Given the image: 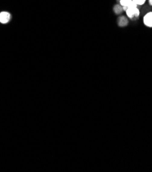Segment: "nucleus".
Masks as SVG:
<instances>
[{
  "label": "nucleus",
  "instance_id": "obj_1",
  "mask_svg": "<svg viewBox=\"0 0 152 172\" xmlns=\"http://www.w3.org/2000/svg\"><path fill=\"white\" fill-rule=\"evenodd\" d=\"M125 12L127 16L131 19L138 18L139 17V14H140V11H139V9L137 7L128 8L125 11Z\"/></svg>",
  "mask_w": 152,
  "mask_h": 172
},
{
  "label": "nucleus",
  "instance_id": "obj_2",
  "mask_svg": "<svg viewBox=\"0 0 152 172\" xmlns=\"http://www.w3.org/2000/svg\"><path fill=\"white\" fill-rule=\"evenodd\" d=\"M11 19V15L8 12H2L0 13V23L7 24Z\"/></svg>",
  "mask_w": 152,
  "mask_h": 172
},
{
  "label": "nucleus",
  "instance_id": "obj_3",
  "mask_svg": "<svg viewBox=\"0 0 152 172\" xmlns=\"http://www.w3.org/2000/svg\"><path fill=\"white\" fill-rule=\"evenodd\" d=\"M143 22L146 26L152 27V12H149L145 15L143 18Z\"/></svg>",
  "mask_w": 152,
  "mask_h": 172
},
{
  "label": "nucleus",
  "instance_id": "obj_4",
  "mask_svg": "<svg viewBox=\"0 0 152 172\" xmlns=\"http://www.w3.org/2000/svg\"><path fill=\"white\" fill-rule=\"evenodd\" d=\"M128 24V19H127L126 17H123V16H121L120 17H119V19H118L119 26L125 27Z\"/></svg>",
  "mask_w": 152,
  "mask_h": 172
},
{
  "label": "nucleus",
  "instance_id": "obj_5",
  "mask_svg": "<svg viewBox=\"0 0 152 172\" xmlns=\"http://www.w3.org/2000/svg\"><path fill=\"white\" fill-rule=\"evenodd\" d=\"M123 11V6H121V5H115V6H114V11L116 14H121L122 11Z\"/></svg>",
  "mask_w": 152,
  "mask_h": 172
},
{
  "label": "nucleus",
  "instance_id": "obj_6",
  "mask_svg": "<svg viewBox=\"0 0 152 172\" xmlns=\"http://www.w3.org/2000/svg\"><path fill=\"white\" fill-rule=\"evenodd\" d=\"M132 1L135 2L138 6H142V5H143L144 4H145L146 0H132Z\"/></svg>",
  "mask_w": 152,
  "mask_h": 172
},
{
  "label": "nucleus",
  "instance_id": "obj_7",
  "mask_svg": "<svg viewBox=\"0 0 152 172\" xmlns=\"http://www.w3.org/2000/svg\"><path fill=\"white\" fill-rule=\"evenodd\" d=\"M149 3L151 5V6H152V0H149Z\"/></svg>",
  "mask_w": 152,
  "mask_h": 172
}]
</instances>
